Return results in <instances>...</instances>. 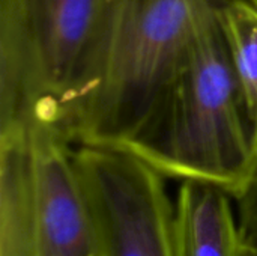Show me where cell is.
<instances>
[{"mask_svg":"<svg viewBox=\"0 0 257 256\" xmlns=\"http://www.w3.org/2000/svg\"><path fill=\"white\" fill-rule=\"evenodd\" d=\"M241 256H257V249H251V247H245V246H242Z\"/></svg>","mask_w":257,"mask_h":256,"instance_id":"cell-9","label":"cell"},{"mask_svg":"<svg viewBox=\"0 0 257 256\" xmlns=\"http://www.w3.org/2000/svg\"><path fill=\"white\" fill-rule=\"evenodd\" d=\"M74 161L89 211L93 256H176L175 205L166 177L116 148L78 145Z\"/></svg>","mask_w":257,"mask_h":256,"instance_id":"cell-5","label":"cell"},{"mask_svg":"<svg viewBox=\"0 0 257 256\" xmlns=\"http://www.w3.org/2000/svg\"><path fill=\"white\" fill-rule=\"evenodd\" d=\"M218 23L245 112L257 133V0H224Z\"/></svg>","mask_w":257,"mask_h":256,"instance_id":"cell-7","label":"cell"},{"mask_svg":"<svg viewBox=\"0 0 257 256\" xmlns=\"http://www.w3.org/2000/svg\"><path fill=\"white\" fill-rule=\"evenodd\" d=\"M113 6L114 0H0V127L47 122L71 140L102 77Z\"/></svg>","mask_w":257,"mask_h":256,"instance_id":"cell-2","label":"cell"},{"mask_svg":"<svg viewBox=\"0 0 257 256\" xmlns=\"http://www.w3.org/2000/svg\"><path fill=\"white\" fill-rule=\"evenodd\" d=\"M122 151L166 178L206 183L233 199L242 192L257 166V133L218 14L202 26L161 101Z\"/></svg>","mask_w":257,"mask_h":256,"instance_id":"cell-1","label":"cell"},{"mask_svg":"<svg viewBox=\"0 0 257 256\" xmlns=\"http://www.w3.org/2000/svg\"><path fill=\"white\" fill-rule=\"evenodd\" d=\"M242 246L257 249V166L242 192L235 198Z\"/></svg>","mask_w":257,"mask_h":256,"instance_id":"cell-8","label":"cell"},{"mask_svg":"<svg viewBox=\"0 0 257 256\" xmlns=\"http://www.w3.org/2000/svg\"><path fill=\"white\" fill-rule=\"evenodd\" d=\"M224 190L199 181H182L173 219L176 256H241L242 241Z\"/></svg>","mask_w":257,"mask_h":256,"instance_id":"cell-6","label":"cell"},{"mask_svg":"<svg viewBox=\"0 0 257 256\" xmlns=\"http://www.w3.org/2000/svg\"><path fill=\"white\" fill-rule=\"evenodd\" d=\"M223 2L114 0L102 77L72 125V143L125 149Z\"/></svg>","mask_w":257,"mask_h":256,"instance_id":"cell-3","label":"cell"},{"mask_svg":"<svg viewBox=\"0 0 257 256\" xmlns=\"http://www.w3.org/2000/svg\"><path fill=\"white\" fill-rule=\"evenodd\" d=\"M72 146L53 124L0 127V256H93Z\"/></svg>","mask_w":257,"mask_h":256,"instance_id":"cell-4","label":"cell"}]
</instances>
